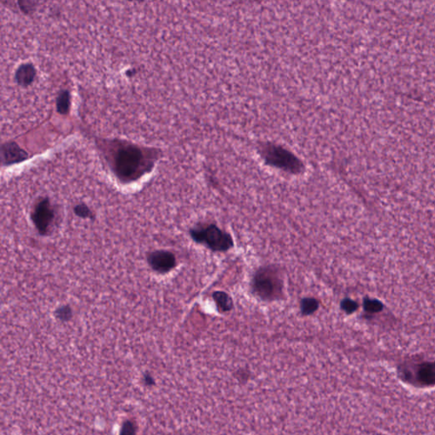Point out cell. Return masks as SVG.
I'll return each instance as SVG.
<instances>
[{"instance_id":"52a82bcc","label":"cell","mask_w":435,"mask_h":435,"mask_svg":"<svg viewBox=\"0 0 435 435\" xmlns=\"http://www.w3.org/2000/svg\"><path fill=\"white\" fill-rule=\"evenodd\" d=\"M416 383L422 385H431L435 384V366L431 364H423L417 366L414 372V378Z\"/></svg>"},{"instance_id":"8fae6325","label":"cell","mask_w":435,"mask_h":435,"mask_svg":"<svg viewBox=\"0 0 435 435\" xmlns=\"http://www.w3.org/2000/svg\"><path fill=\"white\" fill-rule=\"evenodd\" d=\"M70 92L67 89L61 90L56 100V108L58 112L61 114H67L70 108Z\"/></svg>"},{"instance_id":"7a4b0ae2","label":"cell","mask_w":435,"mask_h":435,"mask_svg":"<svg viewBox=\"0 0 435 435\" xmlns=\"http://www.w3.org/2000/svg\"><path fill=\"white\" fill-rule=\"evenodd\" d=\"M251 290L255 297L264 302L281 300L285 296L281 271L271 265L260 267L252 278Z\"/></svg>"},{"instance_id":"8992f818","label":"cell","mask_w":435,"mask_h":435,"mask_svg":"<svg viewBox=\"0 0 435 435\" xmlns=\"http://www.w3.org/2000/svg\"><path fill=\"white\" fill-rule=\"evenodd\" d=\"M2 163L3 166H10L23 162L28 158V154L22 149L16 142H8L2 145L1 148Z\"/></svg>"},{"instance_id":"9c48e42d","label":"cell","mask_w":435,"mask_h":435,"mask_svg":"<svg viewBox=\"0 0 435 435\" xmlns=\"http://www.w3.org/2000/svg\"><path fill=\"white\" fill-rule=\"evenodd\" d=\"M213 299L220 313L230 311L234 308V302L231 297L223 291L213 292Z\"/></svg>"},{"instance_id":"ba28073f","label":"cell","mask_w":435,"mask_h":435,"mask_svg":"<svg viewBox=\"0 0 435 435\" xmlns=\"http://www.w3.org/2000/svg\"><path fill=\"white\" fill-rule=\"evenodd\" d=\"M35 76V67L32 64H23L16 71L15 80L19 85L26 87L32 84Z\"/></svg>"},{"instance_id":"7c38bea8","label":"cell","mask_w":435,"mask_h":435,"mask_svg":"<svg viewBox=\"0 0 435 435\" xmlns=\"http://www.w3.org/2000/svg\"><path fill=\"white\" fill-rule=\"evenodd\" d=\"M73 309L69 305H62L54 311L55 318L61 322H67L73 318Z\"/></svg>"},{"instance_id":"9a60e30c","label":"cell","mask_w":435,"mask_h":435,"mask_svg":"<svg viewBox=\"0 0 435 435\" xmlns=\"http://www.w3.org/2000/svg\"><path fill=\"white\" fill-rule=\"evenodd\" d=\"M135 429L134 426L131 422H127L124 424L122 429L121 435H134Z\"/></svg>"},{"instance_id":"6da1fadb","label":"cell","mask_w":435,"mask_h":435,"mask_svg":"<svg viewBox=\"0 0 435 435\" xmlns=\"http://www.w3.org/2000/svg\"><path fill=\"white\" fill-rule=\"evenodd\" d=\"M152 164V162L145 159L141 149L133 145L120 147L115 155V174L124 183H129L140 179L149 171Z\"/></svg>"},{"instance_id":"3957f363","label":"cell","mask_w":435,"mask_h":435,"mask_svg":"<svg viewBox=\"0 0 435 435\" xmlns=\"http://www.w3.org/2000/svg\"><path fill=\"white\" fill-rule=\"evenodd\" d=\"M194 242L204 245L216 253H226L234 248V241L229 233L224 231L215 224H205L193 227L189 231Z\"/></svg>"},{"instance_id":"30bf717a","label":"cell","mask_w":435,"mask_h":435,"mask_svg":"<svg viewBox=\"0 0 435 435\" xmlns=\"http://www.w3.org/2000/svg\"><path fill=\"white\" fill-rule=\"evenodd\" d=\"M320 307L319 300L314 298H304L300 301V312L304 316L314 314Z\"/></svg>"},{"instance_id":"277c9868","label":"cell","mask_w":435,"mask_h":435,"mask_svg":"<svg viewBox=\"0 0 435 435\" xmlns=\"http://www.w3.org/2000/svg\"><path fill=\"white\" fill-rule=\"evenodd\" d=\"M55 219V210L48 197H43L36 203L31 213L33 226L40 235H47Z\"/></svg>"},{"instance_id":"5bb4252c","label":"cell","mask_w":435,"mask_h":435,"mask_svg":"<svg viewBox=\"0 0 435 435\" xmlns=\"http://www.w3.org/2000/svg\"><path fill=\"white\" fill-rule=\"evenodd\" d=\"M357 307H358L357 304L349 299H344L341 303L342 310L346 312L347 314H352L353 312L356 311Z\"/></svg>"},{"instance_id":"4fadbf2b","label":"cell","mask_w":435,"mask_h":435,"mask_svg":"<svg viewBox=\"0 0 435 435\" xmlns=\"http://www.w3.org/2000/svg\"><path fill=\"white\" fill-rule=\"evenodd\" d=\"M73 212L75 213L77 216L82 218V219H95V214L93 213L92 210L90 209L89 206L84 204H79L76 205L73 208Z\"/></svg>"},{"instance_id":"5b68a950","label":"cell","mask_w":435,"mask_h":435,"mask_svg":"<svg viewBox=\"0 0 435 435\" xmlns=\"http://www.w3.org/2000/svg\"><path fill=\"white\" fill-rule=\"evenodd\" d=\"M147 263L152 270L158 274H167L177 265L175 254L167 250L151 252L146 257Z\"/></svg>"}]
</instances>
